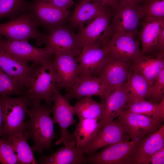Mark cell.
<instances>
[{"mask_svg":"<svg viewBox=\"0 0 164 164\" xmlns=\"http://www.w3.org/2000/svg\"><path fill=\"white\" fill-rule=\"evenodd\" d=\"M51 110L46 105L32 104L27 114L29 120L26 123L25 133L28 139H32L33 151L41 153L43 149H51V143L58 137L54 132L53 120L50 116Z\"/></svg>","mask_w":164,"mask_h":164,"instance_id":"1","label":"cell"},{"mask_svg":"<svg viewBox=\"0 0 164 164\" xmlns=\"http://www.w3.org/2000/svg\"><path fill=\"white\" fill-rule=\"evenodd\" d=\"M3 119L2 138H6L12 134L23 132L26 130V115L32 104L30 99L25 95L16 98L0 95Z\"/></svg>","mask_w":164,"mask_h":164,"instance_id":"2","label":"cell"},{"mask_svg":"<svg viewBox=\"0 0 164 164\" xmlns=\"http://www.w3.org/2000/svg\"><path fill=\"white\" fill-rule=\"evenodd\" d=\"M32 77V84L24 95L30 99L32 104H40L43 100L48 106H51L56 88V74L54 60L35 67Z\"/></svg>","mask_w":164,"mask_h":164,"instance_id":"3","label":"cell"},{"mask_svg":"<svg viewBox=\"0 0 164 164\" xmlns=\"http://www.w3.org/2000/svg\"><path fill=\"white\" fill-rule=\"evenodd\" d=\"M144 138H137L108 146L96 153L86 157L87 163L134 164L138 148Z\"/></svg>","mask_w":164,"mask_h":164,"instance_id":"4","label":"cell"},{"mask_svg":"<svg viewBox=\"0 0 164 164\" xmlns=\"http://www.w3.org/2000/svg\"><path fill=\"white\" fill-rule=\"evenodd\" d=\"M37 27L27 11L6 22L0 24V36L11 41H28L32 39L40 46L44 44L46 35L41 33Z\"/></svg>","mask_w":164,"mask_h":164,"instance_id":"5","label":"cell"},{"mask_svg":"<svg viewBox=\"0 0 164 164\" xmlns=\"http://www.w3.org/2000/svg\"><path fill=\"white\" fill-rule=\"evenodd\" d=\"M111 8L102 13L86 26L80 28L76 36L80 46L96 44L105 46L112 37L110 24L113 11Z\"/></svg>","mask_w":164,"mask_h":164,"instance_id":"6","label":"cell"},{"mask_svg":"<svg viewBox=\"0 0 164 164\" xmlns=\"http://www.w3.org/2000/svg\"><path fill=\"white\" fill-rule=\"evenodd\" d=\"M54 105L51 111L54 123H57L60 128V136L55 144H63L65 146H76V140L73 134H70L68 128L76 123L74 118L75 114L73 107L56 87L53 92Z\"/></svg>","mask_w":164,"mask_h":164,"instance_id":"7","label":"cell"},{"mask_svg":"<svg viewBox=\"0 0 164 164\" xmlns=\"http://www.w3.org/2000/svg\"><path fill=\"white\" fill-rule=\"evenodd\" d=\"M110 24L112 35L128 34L135 36L138 33L141 21L145 16L142 5H119L112 10Z\"/></svg>","mask_w":164,"mask_h":164,"instance_id":"8","label":"cell"},{"mask_svg":"<svg viewBox=\"0 0 164 164\" xmlns=\"http://www.w3.org/2000/svg\"><path fill=\"white\" fill-rule=\"evenodd\" d=\"M37 27L42 26L49 32L63 26L68 17V10L56 7L43 0H33L28 11Z\"/></svg>","mask_w":164,"mask_h":164,"instance_id":"9","label":"cell"},{"mask_svg":"<svg viewBox=\"0 0 164 164\" xmlns=\"http://www.w3.org/2000/svg\"><path fill=\"white\" fill-rule=\"evenodd\" d=\"M44 44L49 54L54 55L58 53L79 56L82 48L80 46L76 35L69 29L62 26L50 32L46 35Z\"/></svg>","mask_w":164,"mask_h":164,"instance_id":"10","label":"cell"},{"mask_svg":"<svg viewBox=\"0 0 164 164\" xmlns=\"http://www.w3.org/2000/svg\"><path fill=\"white\" fill-rule=\"evenodd\" d=\"M0 46L6 52L28 64L30 62L34 65L45 63L51 60L50 55L44 48L32 45L28 41H11L3 39L0 36Z\"/></svg>","mask_w":164,"mask_h":164,"instance_id":"11","label":"cell"},{"mask_svg":"<svg viewBox=\"0 0 164 164\" xmlns=\"http://www.w3.org/2000/svg\"><path fill=\"white\" fill-rule=\"evenodd\" d=\"M130 138H145L159 129L162 122L143 114L121 110L117 114Z\"/></svg>","mask_w":164,"mask_h":164,"instance_id":"12","label":"cell"},{"mask_svg":"<svg viewBox=\"0 0 164 164\" xmlns=\"http://www.w3.org/2000/svg\"><path fill=\"white\" fill-rule=\"evenodd\" d=\"M116 87L106 83L97 76H79L64 96L69 101L73 98L79 101L83 97L98 96L104 99Z\"/></svg>","mask_w":164,"mask_h":164,"instance_id":"13","label":"cell"},{"mask_svg":"<svg viewBox=\"0 0 164 164\" xmlns=\"http://www.w3.org/2000/svg\"><path fill=\"white\" fill-rule=\"evenodd\" d=\"M109 55L107 45L93 44L83 47L77 59L79 76H97Z\"/></svg>","mask_w":164,"mask_h":164,"instance_id":"14","label":"cell"},{"mask_svg":"<svg viewBox=\"0 0 164 164\" xmlns=\"http://www.w3.org/2000/svg\"><path fill=\"white\" fill-rule=\"evenodd\" d=\"M135 36L121 34L112 35L107 46L109 55L119 60L133 63L143 56Z\"/></svg>","mask_w":164,"mask_h":164,"instance_id":"15","label":"cell"},{"mask_svg":"<svg viewBox=\"0 0 164 164\" xmlns=\"http://www.w3.org/2000/svg\"><path fill=\"white\" fill-rule=\"evenodd\" d=\"M35 65H28L0 46V68L25 91L30 86Z\"/></svg>","mask_w":164,"mask_h":164,"instance_id":"16","label":"cell"},{"mask_svg":"<svg viewBox=\"0 0 164 164\" xmlns=\"http://www.w3.org/2000/svg\"><path fill=\"white\" fill-rule=\"evenodd\" d=\"M129 139L120 121H113L105 125L98 131L84 153L91 154L101 148L119 142L128 141Z\"/></svg>","mask_w":164,"mask_h":164,"instance_id":"17","label":"cell"},{"mask_svg":"<svg viewBox=\"0 0 164 164\" xmlns=\"http://www.w3.org/2000/svg\"><path fill=\"white\" fill-rule=\"evenodd\" d=\"M56 71V87L60 90L71 87L79 76L78 63L75 56L63 53L54 55Z\"/></svg>","mask_w":164,"mask_h":164,"instance_id":"18","label":"cell"},{"mask_svg":"<svg viewBox=\"0 0 164 164\" xmlns=\"http://www.w3.org/2000/svg\"><path fill=\"white\" fill-rule=\"evenodd\" d=\"M132 65L109 55L97 76L114 87L122 85L128 80L132 72Z\"/></svg>","mask_w":164,"mask_h":164,"instance_id":"19","label":"cell"},{"mask_svg":"<svg viewBox=\"0 0 164 164\" xmlns=\"http://www.w3.org/2000/svg\"><path fill=\"white\" fill-rule=\"evenodd\" d=\"M141 22L139 39L143 55L157 50V40L164 28V18H154L145 16Z\"/></svg>","mask_w":164,"mask_h":164,"instance_id":"20","label":"cell"},{"mask_svg":"<svg viewBox=\"0 0 164 164\" xmlns=\"http://www.w3.org/2000/svg\"><path fill=\"white\" fill-rule=\"evenodd\" d=\"M129 92L125 84L116 87L104 99V111L102 119L100 121L102 128L105 125L112 122L117 117V114L123 110L128 100Z\"/></svg>","mask_w":164,"mask_h":164,"instance_id":"21","label":"cell"},{"mask_svg":"<svg viewBox=\"0 0 164 164\" xmlns=\"http://www.w3.org/2000/svg\"><path fill=\"white\" fill-rule=\"evenodd\" d=\"M132 69L142 75L151 87L164 69V52L158 51L155 58L143 55L133 63Z\"/></svg>","mask_w":164,"mask_h":164,"instance_id":"22","label":"cell"},{"mask_svg":"<svg viewBox=\"0 0 164 164\" xmlns=\"http://www.w3.org/2000/svg\"><path fill=\"white\" fill-rule=\"evenodd\" d=\"M110 8L97 2L80 0L69 17V20L72 27L80 28L83 27L85 23L91 22Z\"/></svg>","mask_w":164,"mask_h":164,"instance_id":"23","label":"cell"},{"mask_svg":"<svg viewBox=\"0 0 164 164\" xmlns=\"http://www.w3.org/2000/svg\"><path fill=\"white\" fill-rule=\"evenodd\" d=\"M164 147V125L144 138L138 151L134 164H149L152 155Z\"/></svg>","mask_w":164,"mask_h":164,"instance_id":"24","label":"cell"},{"mask_svg":"<svg viewBox=\"0 0 164 164\" xmlns=\"http://www.w3.org/2000/svg\"><path fill=\"white\" fill-rule=\"evenodd\" d=\"M83 151L76 146L62 147L49 155H43L39 160L41 164H80L87 163Z\"/></svg>","mask_w":164,"mask_h":164,"instance_id":"25","label":"cell"},{"mask_svg":"<svg viewBox=\"0 0 164 164\" xmlns=\"http://www.w3.org/2000/svg\"><path fill=\"white\" fill-rule=\"evenodd\" d=\"M102 128L100 120H98L85 119L80 120L73 134L76 140V146L84 152Z\"/></svg>","mask_w":164,"mask_h":164,"instance_id":"26","label":"cell"},{"mask_svg":"<svg viewBox=\"0 0 164 164\" xmlns=\"http://www.w3.org/2000/svg\"><path fill=\"white\" fill-rule=\"evenodd\" d=\"M123 110L145 115L162 122L164 120V98L159 103L145 100L130 102L126 104Z\"/></svg>","mask_w":164,"mask_h":164,"instance_id":"27","label":"cell"},{"mask_svg":"<svg viewBox=\"0 0 164 164\" xmlns=\"http://www.w3.org/2000/svg\"><path fill=\"white\" fill-rule=\"evenodd\" d=\"M73 108L79 120L93 119L101 121L104 114V104L102 100L99 103L87 96L78 101Z\"/></svg>","mask_w":164,"mask_h":164,"instance_id":"28","label":"cell"},{"mask_svg":"<svg viewBox=\"0 0 164 164\" xmlns=\"http://www.w3.org/2000/svg\"><path fill=\"white\" fill-rule=\"evenodd\" d=\"M12 145L18 159V164H37L33 151L27 142L25 131L12 134L5 138Z\"/></svg>","mask_w":164,"mask_h":164,"instance_id":"29","label":"cell"},{"mask_svg":"<svg viewBox=\"0 0 164 164\" xmlns=\"http://www.w3.org/2000/svg\"><path fill=\"white\" fill-rule=\"evenodd\" d=\"M125 84L129 92L127 104L148 98L150 86L138 72L132 70L131 75Z\"/></svg>","mask_w":164,"mask_h":164,"instance_id":"30","label":"cell"},{"mask_svg":"<svg viewBox=\"0 0 164 164\" xmlns=\"http://www.w3.org/2000/svg\"><path fill=\"white\" fill-rule=\"evenodd\" d=\"M30 2L26 0H0V20L13 19L28 11Z\"/></svg>","mask_w":164,"mask_h":164,"instance_id":"31","label":"cell"},{"mask_svg":"<svg viewBox=\"0 0 164 164\" xmlns=\"http://www.w3.org/2000/svg\"><path fill=\"white\" fill-rule=\"evenodd\" d=\"M25 90L0 68V95L24 94Z\"/></svg>","mask_w":164,"mask_h":164,"instance_id":"32","label":"cell"},{"mask_svg":"<svg viewBox=\"0 0 164 164\" xmlns=\"http://www.w3.org/2000/svg\"><path fill=\"white\" fill-rule=\"evenodd\" d=\"M142 3L145 16L164 18V0H143Z\"/></svg>","mask_w":164,"mask_h":164,"instance_id":"33","label":"cell"},{"mask_svg":"<svg viewBox=\"0 0 164 164\" xmlns=\"http://www.w3.org/2000/svg\"><path fill=\"white\" fill-rule=\"evenodd\" d=\"M12 146L7 139H0V163L18 164V159Z\"/></svg>","mask_w":164,"mask_h":164,"instance_id":"34","label":"cell"},{"mask_svg":"<svg viewBox=\"0 0 164 164\" xmlns=\"http://www.w3.org/2000/svg\"><path fill=\"white\" fill-rule=\"evenodd\" d=\"M164 69L159 75L155 82L150 87L148 98L150 101L159 103L164 98Z\"/></svg>","mask_w":164,"mask_h":164,"instance_id":"35","label":"cell"},{"mask_svg":"<svg viewBox=\"0 0 164 164\" xmlns=\"http://www.w3.org/2000/svg\"><path fill=\"white\" fill-rule=\"evenodd\" d=\"M57 7L67 10L74 4L73 0H43Z\"/></svg>","mask_w":164,"mask_h":164,"instance_id":"36","label":"cell"},{"mask_svg":"<svg viewBox=\"0 0 164 164\" xmlns=\"http://www.w3.org/2000/svg\"><path fill=\"white\" fill-rule=\"evenodd\" d=\"M149 162L152 164H164V147L152 155Z\"/></svg>","mask_w":164,"mask_h":164,"instance_id":"37","label":"cell"},{"mask_svg":"<svg viewBox=\"0 0 164 164\" xmlns=\"http://www.w3.org/2000/svg\"><path fill=\"white\" fill-rule=\"evenodd\" d=\"M89 2H97L101 5L111 8L112 10L119 5V0H86Z\"/></svg>","mask_w":164,"mask_h":164,"instance_id":"38","label":"cell"},{"mask_svg":"<svg viewBox=\"0 0 164 164\" xmlns=\"http://www.w3.org/2000/svg\"><path fill=\"white\" fill-rule=\"evenodd\" d=\"M157 50L164 52V28L160 32L157 40Z\"/></svg>","mask_w":164,"mask_h":164,"instance_id":"39","label":"cell"},{"mask_svg":"<svg viewBox=\"0 0 164 164\" xmlns=\"http://www.w3.org/2000/svg\"><path fill=\"white\" fill-rule=\"evenodd\" d=\"M121 5H140L143 0H119Z\"/></svg>","mask_w":164,"mask_h":164,"instance_id":"40","label":"cell"},{"mask_svg":"<svg viewBox=\"0 0 164 164\" xmlns=\"http://www.w3.org/2000/svg\"><path fill=\"white\" fill-rule=\"evenodd\" d=\"M3 125V119L2 114V107L0 102V139L2 135V131Z\"/></svg>","mask_w":164,"mask_h":164,"instance_id":"41","label":"cell"}]
</instances>
